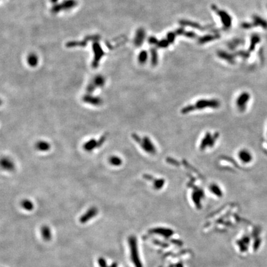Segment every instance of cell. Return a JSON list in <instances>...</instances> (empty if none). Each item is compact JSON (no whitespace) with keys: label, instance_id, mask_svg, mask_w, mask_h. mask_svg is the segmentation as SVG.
Listing matches in <instances>:
<instances>
[{"label":"cell","instance_id":"obj_15","mask_svg":"<svg viewBox=\"0 0 267 267\" xmlns=\"http://www.w3.org/2000/svg\"><path fill=\"white\" fill-rule=\"evenodd\" d=\"M108 136V133H107L102 135V136L100 137V138H99V140H97V148L101 147V146L104 144V143L107 139Z\"/></svg>","mask_w":267,"mask_h":267},{"label":"cell","instance_id":"obj_12","mask_svg":"<svg viewBox=\"0 0 267 267\" xmlns=\"http://www.w3.org/2000/svg\"><path fill=\"white\" fill-rule=\"evenodd\" d=\"M41 231L43 239L44 240L48 241L52 239V233H51V230L48 226H43L41 229Z\"/></svg>","mask_w":267,"mask_h":267},{"label":"cell","instance_id":"obj_13","mask_svg":"<svg viewBox=\"0 0 267 267\" xmlns=\"http://www.w3.org/2000/svg\"><path fill=\"white\" fill-rule=\"evenodd\" d=\"M109 162L113 166H119L122 164L123 160L118 156H112L109 158Z\"/></svg>","mask_w":267,"mask_h":267},{"label":"cell","instance_id":"obj_14","mask_svg":"<svg viewBox=\"0 0 267 267\" xmlns=\"http://www.w3.org/2000/svg\"><path fill=\"white\" fill-rule=\"evenodd\" d=\"M21 205L23 207L24 209L27 211H31L34 209V204L30 200L25 199L22 201Z\"/></svg>","mask_w":267,"mask_h":267},{"label":"cell","instance_id":"obj_18","mask_svg":"<svg viewBox=\"0 0 267 267\" xmlns=\"http://www.w3.org/2000/svg\"><path fill=\"white\" fill-rule=\"evenodd\" d=\"M98 265H100V267H107V262L103 258H99L98 260Z\"/></svg>","mask_w":267,"mask_h":267},{"label":"cell","instance_id":"obj_9","mask_svg":"<svg viewBox=\"0 0 267 267\" xmlns=\"http://www.w3.org/2000/svg\"><path fill=\"white\" fill-rule=\"evenodd\" d=\"M1 166L3 169L7 171H13L14 170V168H15V166H14V164L13 162V161L8 158H3L1 160Z\"/></svg>","mask_w":267,"mask_h":267},{"label":"cell","instance_id":"obj_6","mask_svg":"<svg viewBox=\"0 0 267 267\" xmlns=\"http://www.w3.org/2000/svg\"><path fill=\"white\" fill-rule=\"evenodd\" d=\"M82 101L84 103L93 106H100L103 103V100L100 97L93 96L92 94L89 93H87L82 97Z\"/></svg>","mask_w":267,"mask_h":267},{"label":"cell","instance_id":"obj_19","mask_svg":"<svg viewBox=\"0 0 267 267\" xmlns=\"http://www.w3.org/2000/svg\"><path fill=\"white\" fill-rule=\"evenodd\" d=\"M109 267H117V263H113V264H112L110 266H109Z\"/></svg>","mask_w":267,"mask_h":267},{"label":"cell","instance_id":"obj_1","mask_svg":"<svg viewBox=\"0 0 267 267\" xmlns=\"http://www.w3.org/2000/svg\"><path fill=\"white\" fill-rule=\"evenodd\" d=\"M220 106V102L219 100L212 99V100H200L197 101L195 105H188L182 109L181 113L186 114L196 109H202L207 108H217Z\"/></svg>","mask_w":267,"mask_h":267},{"label":"cell","instance_id":"obj_3","mask_svg":"<svg viewBox=\"0 0 267 267\" xmlns=\"http://www.w3.org/2000/svg\"><path fill=\"white\" fill-rule=\"evenodd\" d=\"M218 133L215 134L213 136H211V134L208 133L203 138L200 145V149L201 150H204L207 147H211L214 145L216 140L218 137Z\"/></svg>","mask_w":267,"mask_h":267},{"label":"cell","instance_id":"obj_7","mask_svg":"<svg viewBox=\"0 0 267 267\" xmlns=\"http://www.w3.org/2000/svg\"><path fill=\"white\" fill-rule=\"evenodd\" d=\"M98 213V210L95 207H92L88 210L85 214H83L80 218V222L81 223H85L88 221L90 220L93 217H95Z\"/></svg>","mask_w":267,"mask_h":267},{"label":"cell","instance_id":"obj_2","mask_svg":"<svg viewBox=\"0 0 267 267\" xmlns=\"http://www.w3.org/2000/svg\"><path fill=\"white\" fill-rule=\"evenodd\" d=\"M132 137H133V139L140 146L141 148L143 149L145 152L148 153L151 155H154L156 152L155 145L153 144V143L152 142V140L150 139L149 137L145 136L143 138H141L136 133H133L132 134Z\"/></svg>","mask_w":267,"mask_h":267},{"label":"cell","instance_id":"obj_11","mask_svg":"<svg viewBox=\"0 0 267 267\" xmlns=\"http://www.w3.org/2000/svg\"><path fill=\"white\" fill-rule=\"evenodd\" d=\"M97 148V140L95 138H92L86 142L83 145V148L87 152H91L95 148Z\"/></svg>","mask_w":267,"mask_h":267},{"label":"cell","instance_id":"obj_8","mask_svg":"<svg viewBox=\"0 0 267 267\" xmlns=\"http://www.w3.org/2000/svg\"><path fill=\"white\" fill-rule=\"evenodd\" d=\"M239 157L240 160L244 163H249L252 160L251 153L247 150H241L239 152Z\"/></svg>","mask_w":267,"mask_h":267},{"label":"cell","instance_id":"obj_4","mask_svg":"<svg viewBox=\"0 0 267 267\" xmlns=\"http://www.w3.org/2000/svg\"><path fill=\"white\" fill-rule=\"evenodd\" d=\"M250 99V95L247 92H244L241 93L240 95L237 97L236 103L237 108L240 111H243L246 108L247 103Z\"/></svg>","mask_w":267,"mask_h":267},{"label":"cell","instance_id":"obj_5","mask_svg":"<svg viewBox=\"0 0 267 267\" xmlns=\"http://www.w3.org/2000/svg\"><path fill=\"white\" fill-rule=\"evenodd\" d=\"M129 244L131 246V255L132 258L136 265V267H141L140 263L138 260L137 253V247H136V241L135 238L133 237H131L129 239Z\"/></svg>","mask_w":267,"mask_h":267},{"label":"cell","instance_id":"obj_16","mask_svg":"<svg viewBox=\"0 0 267 267\" xmlns=\"http://www.w3.org/2000/svg\"><path fill=\"white\" fill-rule=\"evenodd\" d=\"M94 84L95 85V86L97 87H101L104 85L105 84V80L103 78H102L101 77H98L95 79Z\"/></svg>","mask_w":267,"mask_h":267},{"label":"cell","instance_id":"obj_17","mask_svg":"<svg viewBox=\"0 0 267 267\" xmlns=\"http://www.w3.org/2000/svg\"><path fill=\"white\" fill-rule=\"evenodd\" d=\"M96 89H97V87L95 86V85L94 83L93 82L90 83V84H89V85H88L87 87V93H89V94L92 93Z\"/></svg>","mask_w":267,"mask_h":267},{"label":"cell","instance_id":"obj_10","mask_svg":"<svg viewBox=\"0 0 267 267\" xmlns=\"http://www.w3.org/2000/svg\"><path fill=\"white\" fill-rule=\"evenodd\" d=\"M35 148L40 152H47L51 148V145L48 142L45 140H40L36 143Z\"/></svg>","mask_w":267,"mask_h":267}]
</instances>
